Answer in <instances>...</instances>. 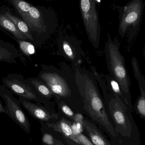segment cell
I'll return each instance as SVG.
<instances>
[{
    "label": "cell",
    "instance_id": "cell-1",
    "mask_svg": "<svg viewBox=\"0 0 145 145\" xmlns=\"http://www.w3.org/2000/svg\"><path fill=\"white\" fill-rule=\"evenodd\" d=\"M96 78L92 72L79 66L75 71V80L84 109L94 121L105 128L113 137L116 136L109 119L104 99L101 94Z\"/></svg>",
    "mask_w": 145,
    "mask_h": 145
},
{
    "label": "cell",
    "instance_id": "cell-2",
    "mask_svg": "<svg viewBox=\"0 0 145 145\" xmlns=\"http://www.w3.org/2000/svg\"><path fill=\"white\" fill-rule=\"evenodd\" d=\"M120 43L117 38L112 40L108 35L105 45V53L110 75L118 82L129 104L133 109L130 94V77L125 65V59L120 50Z\"/></svg>",
    "mask_w": 145,
    "mask_h": 145
},
{
    "label": "cell",
    "instance_id": "cell-3",
    "mask_svg": "<svg viewBox=\"0 0 145 145\" xmlns=\"http://www.w3.org/2000/svg\"><path fill=\"white\" fill-rule=\"evenodd\" d=\"M143 0H132L123 9L118 33L123 38L128 33V43L132 45L139 28L144 10Z\"/></svg>",
    "mask_w": 145,
    "mask_h": 145
},
{
    "label": "cell",
    "instance_id": "cell-4",
    "mask_svg": "<svg viewBox=\"0 0 145 145\" xmlns=\"http://www.w3.org/2000/svg\"><path fill=\"white\" fill-rule=\"evenodd\" d=\"M80 8L89 40L93 46L98 49L100 41L101 27L95 0H80Z\"/></svg>",
    "mask_w": 145,
    "mask_h": 145
},
{
    "label": "cell",
    "instance_id": "cell-5",
    "mask_svg": "<svg viewBox=\"0 0 145 145\" xmlns=\"http://www.w3.org/2000/svg\"><path fill=\"white\" fill-rule=\"evenodd\" d=\"M3 85L12 94L36 103H44V99L26 82L22 75L9 73L2 79Z\"/></svg>",
    "mask_w": 145,
    "mask_h": 145
},
{
    "label": "cell",
    "instance_id": "cell-6",
    "mask_svg": "<svg viewBox=\"0 0 145 145\" xmlns=\"http://www.w3.org/2000/svg\"><path fill=\"white\" fill-rule=\"evenodd\" d=\"M0 96L5 103L4 108L6 114L25 133H29L30 123L21 108L19 100L15 99L9 90L1 84Z\"/></svg>",
    "mask_w": 145,
    "mask_h": 145
},
{
    "label": "cell",
    "instance_id": "cell-7",
    "mask_svg": "<svg viewBox=\"0 0 145 145\" xmlns=\"http://www.w3.org/2000/svg\"><path fill=\"white\" fill-rule=\"evenodd\" d=\"M37 78L43 82L55 96L67 99L72 95L66 80L56 72L41 71Z\"/></svg>",
    "mask_w": 145,
    "mask_h": 145
},
{
    "label": "cell",
    "instance_id": "cell-8",
    "mask_svg": "<svg viewBox=\"0 0 145 145\" xmlns=\"http://www.w3.org/2000/svg\"><path fill=\"white\" fill-rule=\"evenodd\" d=\"M19 100L20 105L35 119L48 121L58 117L57 115L48 111L39 103H33L22 97H19Z\"/></svg>",
    "mask_w": 145,
    "mask_h": 145
},
{
    "label": "cell",
    "instance_id": "cell-9",
    "mask_svg": "<svg viewBox=\"0 0 145 145\" xmlns=\"http://www.w3.org/2000/svg\"><path fill=\"white\" fill-rule=\"evenodd\" d=\"M131 64L135 77L138 84L140 93L139 97L135 102V109L138 114L145 120V78L141 73L138 62L136 57H133Z\"/></svg>",
    "mask_w": 145,
    "mask_h": 145
},
{
    "label": "cell",
    "instance_id": "cell-10",
    "mask_svg": "<svg viewBox=\"0 0 145 145\" xmlns=\"http://www.w3.org/2000/svg\"><path fill=\"white\" fill-rule=\"evenodd\" d=\"M25 22L31 31L38 33L45 32L46 27L40 12L36 8L31 7Z\"/></svg>",
    "mask_w": 145,
    "mask_h": 145
},
{
    "label": "cell",
    "instance_id": "cell-11",
    "mask_svg": "<svg viewBox=\"0 0 145 145\" xmlns=\"http://www.w3.org/2000/svg\"><path fill=\"white\" fill-rule=\"evenodd\" d=\"M20 57L19 52L13 44L0 40V63L16 64V59Z\"/></svg>",
    "mask_w": 145,
    "mask_h": 145
},
{
    "label": "cell",
    "instance_id": "cell-12",
    "mask_svg": "<svg viewBox=\"0 0 145 145\" xmlns=\"http://www.w3.org/2000/svg\"><path fill=\"white\" fill-rule=\"evenodd\" d=\"M48 126L52 129L55 132L62 134L63 137L71 140L76 144L80 145L79 141L73 134L71 128V122L64 118H62L56 123H47Z\"/></svg>",
    "mask_w": 145,
    "mask_h": 145
},
{
    "label": "cell",
    "instance_id": "cell-13",
    "mask_svg": "<svg viewBox=\"0 0 145 145\" xmlns=\"http://www.w3.org/2000/svg\"><path fill=\"white\" fill-rule=\"evenodd\" d=\"M83 127L94 144L112 145L98 128L88 120H84Z\"/></svg>",
    "mask_w": 145,
    "mask_h": 145
},
{
    "label": "cell",
    "instance_id": "cell-14",
    "mask_svg": "<svg viewBox=\"0 0 145 145\" xmlns=\"http://www.w3.org/2000/svg\"><path fill=\"white\" fill-rule=\"evenodd\" d=\"M0 26L10 34L14 40H24L27 39L15 25L5 14H0Z\"/></svg>",
    "mask_w": 145,
    "mask_h": 145
},
{
    "label": "cell",
    "instance_id": "cell-15",
    "mask_svg": "<svg viewBox=\"0 0 145 145\" xmlns=\"http://www.w3.org/2000/svg\"><path fill=\"white\" fill-rule=\"evenodd\" d=\"M106 88L107 89L112 92L113 93L116 95L132 112L133 111V109L129 104L126 96L118 82L110 74L106 76Z\"/></svg>",
    "mask_w": 145,
    "mask_h": 145
},
{
    "label": "cell",
    "instance_id": "cell-16",
    "mask_svg": "<svg viewBox=\"0 0 145 145\" xmlns=\"http://www.w3.org/2000/svg\"><path fill=\"white\" fill-rule=\"evenodd\" d=\"M28 84L42 98L50 99L54 95L43 82L38 78H30L25 79Z\"/></svg>",
    "mask_w": 145,
    "mask_h": 145
},
{
    "label": "cell",
    "instance_id": "cell-17",
    "mask_svg": "<svg viewBox=\"0 0 145 145\" xmlns=\"http://www.w3.org/2000/svg\"><path fill=\"white\" fill-rule=\"evenodd\" d=\"M4 14L15 25L19 30L26 37L27 39L31 41L34 40L31 31L24 21L21 20L18 17L12 15L9 12H5Z\"/></svg>",
    "mask_w": 145,
    "mask_h": 145
},
{
    "label": "cell",
    "instance_id": "cell-18",
    "mask_svg": "<svg viewBox=\"0 0 145 145\" xmlns=\"http://www.w3.org/2000/svg\"><path fill=\"white\" fill-rule=\"evenodd\" d=\"M12 2L24 21L27 18L31 6L24 0H12Z\"/></svg>",
    "mask_w": 145,
    "mask_h": 145
},
{
    "label": "cell",
    "instance_id": "cell-19",
    "mask_svg": "<svg viewBox=\"0 0 145 145\" xmlns=\"http://www.w3.org/2000/svg\"><path fill=\"white\" fill-rule=\"evenodd\" d=\"M15 40L18 44L21 52L26 56H30L35 53V47L32 43L24 40Z\"/></svg>",
    "mask_w": 145,
    "mask_h": 145
},
{
    "label": "cell",
    "instance_id": "cell-20",
    "mask_svg": "<svg viewBox=\"0 0 145 145\" xmlns=\"http://www.w3.org/2000/svg\"><path fill=\"white\" fill-rule=\"evenodd\" d=\"M62 47H63V49L64 52L69 59L72 60L75 59L76 56L74 54L73 49H72L71 45L69 42L64 41L63 42Z\"/></svg>",
    "mask_w": 145,
    "mask_h": 145
},
{
    "label": "cell",
    "instance_id": "cell-21",
    "mask_svg": "<svg viewBox=\"0 0 145 145\" xmlns=\"http://www.w3.org/2000/svg\"><path fill=\"white\" fill-rule=\"evenodd\" d=\"M59 106L62 112L65 116L73 120L75 114L72 110L69 107V106L67 105V104H65L63 101H62L59 103Z\"/></svg>",
    "mask_w": 145,
    "mask_h": 145
},
{
    "label": "cell",
    "instance_id": "cell-22",
    "mask_svg": "<svg viewBox=\"0 0 145 145\" xmlns=\"http://www.w3.org/2000/svg\"><path fill=\"white\" fill-rule=\"evenodd\" d=\"M75 135L79 141L80 145H94L87 137L82 133Z\"/></svg>",
    "mask_w": 145,
    "mask_h": 145
},
{
    "label": "cell",
    "instance_id": "cell-23",
    "mask_svg": "<svg viewBox=\"0 0 145 145\" xmlns=\"http://www.w3.org/2000/svg\"><path fill=\"white\" fill-rule=\"evenodd\" d=\"M42 142L48 145H54V138L50 134L46 133L42 137Z\"/></svg>",
    "mask_w": 145,
    "mask_h": 145
},
{
    "label": "cell",
    "instance_id": "cell-24",
    "mask_svg": "<svg viewBox=\"0 0 145 145\" xmlns=\"http://www.w3.org/2000/svg\"><path fill=\"white\" fill-rule=\"evenodd\" d=\"M84 120V119L83 116L82 114L80 113H77L75 115L73 121L74 122L80 123L83 125Z\"/></svg>",
    "mask_w": 145,
    "mask_h": 145
},
{
    "label": "cell",
    "instance_id": "cell-25",
    "mask_svg": "<svg viewBox=\"0 0 145 145\" xmlns=\"http://www.w3.org/2000/svg\"><path fill=\"white\" fill-rule=\"evenodd\" d=\"M64 138L65 139V141L67 142V144L69 145H80L78 144H76V142H74L72 141L71 140L66 138V137H64Z\"/></svg>",
    "mask_w": 145,
    "mask_h": 145
},
{
    "label": "cell",
    "instance_id": "cell-26",
    "mask_svg": "<svg viewBox=\"0 0 145 145\" xmlns=\"http://www.w3.org/2000/svg\"><path fill=\"white\" fill-rule=\"evenodd\" d=\"M2 113L6 114V111H5L4 106H3V105L2 103L1 99H0V113Z\"/></svg>",
    "mask_w": 145,
    "mask_h": 145
},
{
    "label": "cell",
    "instance_id": "cell-27",
    "mask_svg": "<svg viewBox=\"0 0 145 145\" xmlns=\"http://www.w3.org/2000/svg\"><path fill=\"white\" fill-rule=\"evenodd\" d=\"M54 142H55V144L54 145H65L60 140H58L55 138H54Z\"/></svg>",
    "mask_w": 145,
    "mask_h": 145
},
{
    "label": "cell",
    "instance_id": "cell-28",
    "mask_svg": "<svg viewBox=\"0 0 145 145\" xmlns=\"http://www.w3.org/2000/svg\"><path fill=\"white\" fill-rule=\"evenodd\" d=\"M143 55H144V57L145 60V48L143 49Z\"/></svg>",
    "mask_w": 145,
    "mask_h": 145
},
{
    "label": "cell",
    "instance_id": "cell-29",
    "mask_svg": "<svg viewBox=\"0 0 145 145\" xmlns=\"http://www.w3.org/2000/svg\"></svg>",
    "mask_w": 145,
    "mask_h": 145
}]
</instances>
